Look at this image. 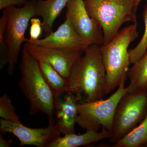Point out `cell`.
I'll return each mask as SVG.
<instances>
[{"mask_svg": "<svg viewBox=\"0 0 147 147\" xmlns=\"http://www.w3.org/2000/svg\"><path fill=\"white\" fill-rule=\"evenodd\" d=\"M100 46L92 45L84 50V55L75 62L67 81L66 92L72 94L83 102L103 99L107 94V75Z\"/></svg>", "mask_w": 147, "mask_h": 147, "instance_id": "6da1fadb", "label": "cell"}, {"mask_svg": "<svg viewBox=\"0 0 147 147\" xmlns=\"http://www.w3.org/2000/svg\"><path fill=\"white\" fill-rule=\"evenodd\" d=\"M21 78L18 82L21 91L30 103V115L41 112L53 120L55 113L56 98L46 82L38 61L29 53L24 45L19 65Z\"/></svg>", "mask_w": 147, "mask_h": 147, "instance_id": "7a4b0ae2", "label": "cell"}, {"mask_svg": "<svg viewBox=\"0 0 147 147\" xmlns=\"http://www.w3.org/2000/svg\"><path fill=\"white\" fill-rule=\"evenodd\" d=\"M138 36L137 24H132L120 30L110 42L100 46L107 75V94L126 80L131 64L128 47Z\"/></svg>", "mask_w": 147, "mask_h": 147, "instance_id": "3957f363", "label": "cell"}, {"mask_svg": "<svg viewBox=\"0 0 147 147\" xmlns=\"http://www.w3.org/2000/svg\"><path fill=\"white\" fill-rule=\"evenodd\" d=\"M84 2L87 12L102 29L103 45L117 35L125 23L137 24L138 7L135 0H84Z\"/></svg>", "mask_w": 147, "mask_h": 147, "instance_id": "277c9868", "label": "cell"}, {"mask_svg": "<svg viewBox=\"0 0 147 147\" xmlns=\"http://www.w3.org/2000/svg\"><path fill=\"white\" fill-rule=\"evenodd\" d=\"M36 4V0H31L21 8L11 6L5 9L7 12V22L5 38L8 49L7 72L9 76L15 71L21 45L26 42L25 33L29 21L37 16Z\"/></svg>", "mask_w": 147, "mask_h": 147, "instance_id": "5b68a950", "label": "cell"}, {"mask_svg": "<svg viewBox=\"0 0 147 147\" xmlns=\"http://www.w3.org/2000/svg\"><path fill=\"white\" fill-rule=\"evenodd\" d=\"M125 82H122L117 90L107 99L80 102L76 123L86 130L98 131L103 127L111 131L116 109L127 92Z\"/></svg>", "mask_w": 147, "mask_h": 147, "instance_id": "8992f818", "label": "cell"}, {"mask_svg": "<svg viewBox=\"0 0 147 147\" xmlns=\"http://www.w3.org/2000/svg\"><path fill=\"white\" fill-rule=\"evenodd\" d=\"M147 113V92L126 93L116 109L110 141L115 143L125 136L144 119Z\"/></svg>", "mask_w": 147, "mask_h": 147, "instance_id": "52a82bcc", "label": "cell"}, {"mask_svg": "<svg viewBox=\"0 0 147 147\" xmlns=\"http://www.w3.org/2000/svg\"><path fill=\"white\" fill-rule=\"evenodd\" d=\"M66 7V18L82 39L84 50L90 45H103L102 29L87 12L84 0H69Z\"/></svg>", "mask_w": 147, "mask_h": 147, "instance_id": "ba28073f", "label": "cell"}, {"mask_svg": "<svg viewBox=\"0 0 147 147\" xmlns=\"http://www.w3.org/2000/svg\"><path fill=\"white\" fill-rule=\"evenodd\" d=\"M48 126L43 128L27 127L22 123L0 119L1 133H10L20 141V146L31 145L37 147H48L49 145L61 136V134L53 124L49 120Z\"/></svg>", "mask_w": 147, "mask_h": 147, "instance_id": "9c48e42d", "label": "cell"}, {"mask_svg": "<svg viewBox=\"0 0 147 147\" xmlns=\"http://www.w3.org/2000/svg\"><path fill=\"white\" fill-rule=\"evenodd\" d=\"M24 45L36 59L50 64L67 81L74 65L84 52L39 46L29 42Z\"/></svg>", "mask_w": 147, "mask_h": 147, "instance_id": "30bf717a", "label": "cell"}, {"mask_svg": "<svg viewBox=\"0 0 147 147\" xmlns=\"http://www.w3.org/2000/svg\"><path fill=\"white\" fill-rule=\"evenodd\" d=\"M65 93L56 98L55 111L57 119L55 126L63 135L75 133L79 105L82 102V99L75 95Z\"/></svg>", "mask_w": 147, "mask_h": 147, "instance_id": "8fae6325", "label": "cell"}, {"mask_svg": "<svg viewBox=\"0 0 147 147\" xmlns=\"http://www.w3.org/2000/svg\"><path fill=\"white\" fill-rule=\"evenodd\" d=\"M26 42L44 47L62 50L77 51L83 50L84 45L80 37L75 32L70 22L66 18L65 21L57 30L43 39L28 40Z\"/></svg>", "mask_w": 147, "mask_h": 147, "instance_id": "7c38bea8", "label": "cell"}, {"mask_svg": "<svg viewBox=\"0 0 147 147\" xmlns=\"http://www.w3.org/2000/svg\"><path fill=\"white\" fill-rule=\"evenodd\" d=\"M111 131L102 127L100 132L87 130L85 133L78 135L72 133L58 137L48 147H78L97 142L102 139H110Z\"/></svg>", "mask_w": 147, "mask_h": 147, "instance_id": "4fadbf2b", "label": "cell"}, {"mask_svg": "<svg viewBox=\"0 0 147 147\" xmlns=\"http://www.w3.org/2000/svg\"><path fill=\"white\" fill-rule=\"evenodd\" d=\"M37 16L42 18V30L47 35L53 32V24L69 0H36Z\"/></svg>", "mask_w": 147, "mask_h": 147, "instance_id": "5bb4252c", "label": "cell"}, {"mask_svg": "<svg viewBox=\"0 0 147 147\" xmlns=\"http://www.w3.org/2000/svg\"><path fill=\"white\" fill-rule=\"evenodd\" d=\"M129 84L127 94L147 92V51L144 55L133 64L127 75Z\"/></svg>", "mask_w": 147, "mask_h": 147, "instance_id": "9a60e30c", "label": "cell"}, {"mask_svg": "<svg viewBox=\"0 0 147 147\" xmlns=\"http://www.w3.org/2000/svg\"><path fill=\"white\" fill-rule=\"evenodd\" d=\"M42 76L55 96L64 94L66 91L67 82L50 64L43 61H38Z\"/></svg>", "mask_w": 147, "mask_h": 147, "instance_id": "2e32d148", "label": "cell"}, {"mask_svg": "<svg viewBox=\"0 0 147 147\" xmlns=\"http://www.w3.org/2000/svg\"><path fill=\"white\" fill-rule=\"evenodd\" d=\"M147 143V113L139 126L115 143L113 147H138Z\"/></svg>", "mask_w": 147, "mask_h": 147, "instance_id": "e0dca14e", "label": "cell"}, {"mask_svg": "<svg viewBox=\"0 0 147 147\" xmlns=\"http://www.w3.org/2000/svg\"><path fill=\"white\" fill-rule=\"evenodd\" d=\"M143 18L145 25L144 34L138 44L134 48L129 50V61L132 64L142 57L147 51V3L143 11Z\"/></svg>", "mask_w": 147, "mask_h": 147, "instance_id": "ac0fdd59", "label": "cell"}, {"mask_svg": "<svg viewBox=\"0 0 147 147\" xmlns=\"http://www.w3.org/2000/svg\"><path fill=\"white\" fill-rule=\"evenodd\" d=\"M16 110L12 100L6 93L0 97V117L6 120L21 123L19 116L16 113Z\"/></svg>", "mask_w": 147, "mask_h": 147, "instance_id": "d6986e66", "label": "cell"}, {"mask_svg": "<svg viewBox=\"0 0 147 147\" xmlns=\"http://www.w3.org/2000/svg\"><path fill=\"white\" fill-rule=\"evenodd\" d=\"M7 22V12L4 10L0 19V69H2L8 62V49L5 42V32Z\"/></svg>", "mask_w": 147, "mask_h": 147, "instance_id": "ffe728a7", "label": "cell"}, {"mask_svg": "<svg viewBox=\"0 0 147 147\" xmlns=\"http://www.w3.org/2000/svg\"><path fill=\"white\" fill-rule=\"evenodd\" d=\"M31 25L30 29V38L28 40L32 41L38 39L42 31V24L39 18H32L30 20Z\"/></svg>", "mask_w": 147, "mask_h": 147, "instance_id": "44dd1931", "label": "cell"}, {"mask_svg": "<svg viewBox=\"0 0 147 147\" xmlns=\"http://www.w3.org/2000/svg\"><path fill=\"white\" fill-rule=\"evenodd\" d=\"M29 0H0V10L5 9L9 7L25 3Z\"/></svg>", "mask_w": 147, "mask_h": 147, "instance_id": "7402d4cb", "label": "cell"}, {"mask_svg": "<svg viewBox=\"0 0 147 147\" xmlns=\"http://www.w3.org/2000/svg\"><path fill=\"white\" fill-rule=\"evenodd\" d=\"M12 142L11 140L5 139L1 133L0 134V147H10L12 146Z\"/></svg>", "mask_w": 147, "mask_h": 147, "instance_id": "603a6c76", "label": "cell"}, {"mask_svg": "<svg viewBox=\"0 0 147 147\" xmlns=\"http://www.w3.org/2000/svg\"><path fill=\"white\" fill-rule=\"evenodd\" d=\"M142 0H135V5L137 6L138 7L140 2Z\"/></svg>", "mask_w": 147, "mask_h": 147, "instance_id": "cb8c5ba5", "label": "cell"}, {"mask_svg": "<svg viewBox=\"0 0 147 147\" xmlns=\"http://www.w3.org/2000/svg\"><path fill=\"white\" fill-rule=\"evenodd\" d=\"M146 146H147V143L146 144Z\"/></svg>", "mask_w": 147, "mask_h": 147, "instance_id": "d4e9b609", "label": "cell"}]
</instances>
